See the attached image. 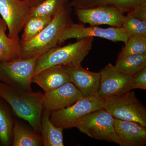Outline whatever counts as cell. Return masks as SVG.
<instances>
[{"label": "cell", "mask_w": 146, "mask_h": 146, "mask_svg": "<svg viewBox=\"0 0 146 146\" xmlns=\"http://www.w3.org/2000/svg\"><path fill=\"white\" fill-rule=\"evenodd\" d=\"M101 37L117 42L125 44L129 39L125 31L122 27H111L102 28L96 26L85 27L83 24L72 23L65 30L59 40L61 44L69 39L75 38L77 40L88 37Z\"/></svg>", "instance_id": "9"}, {"label": "cell", "mask_w": 146, "mask_h": 146, "mask_svg": "<svg viewBox=\"0 0 146 146\" xmlns=\"http://www.w3.org/2000/svg\"><path fill=\"white\" fill-rule=\"evenodd\" d=\"M104 109L115 119L135 122L146 127V108L133 91L105 99Z\"/></svg>", "instance_id": "6"}, {"label": "cell", "mask_w": 146, "mask_h": 146, "mask_svg": "<svg viewBox=\"0 0 146 146\" xmlns=\"http://www.w3.org/2000/svg\"><path fill=\"white\" fill-rule=\"evenodd\" d=\"M83 96L72 82L44 93L43 107L51 112L70 106Z\"/></svg>", "instance_id": "12"}, {"label": "cell", "mask_w": 146, "mask_h": 146, "mask_svg": "<svg viewBox=\"0 0 146 146\" xmlns=\"http://www.w3.org/2000/svg\"><path fill=\"white\" fill-rule=\"evenodd\" d=\"M76 127L91 138L117 144L113 117L104 108L86 115Z\"/></svg>", "instance_id": "7"}, {"label": "cell", "mask_w": 146, "mask_h": 146, "mask_svg": "<svg viewBox=\"0 0 146 146\" xmlns=\"http://www.w3.org/2000/svg\"><path fill=\"white\" fill-rule=\"evenodd\" d=\"M71 7L89 8L101 6H109L117 9L123 13H129L135 9L146 5V0H72Z\"/></svg>", "instance_id": "16"}, {"label": "cell", "mask_w": 146, "mask_h": 146, "mask_svg": "<svg viewBox=\"0 0 146 146\" xmlns=\"http://www.w3.org/2000/svg\"><path fill=\"white\" fill-rule=\"evenodd\" d=\"M7 25L5 22L3 20V19L1 18L0 17V31H1V29L3 27H4Z\"/></svg>", "instance_id": "29"}, {"label": "cell", "mask_w": 146, "mask_h": 146, "mask_svg": "<svg viewBox=\"0 0 146 146\" xmlns=\"http://www.w3.org/2000/svg\"><path fill=\"white\" fill-rule=\"evenodd\" d=\"M117 144L120 146H143L146 144V127L131 121L113 117Z\"/></svg>", "instance_id": "13"}, {"label": "cell", "mask_w": 146, "mask_h": 146, "mask_svg": "<svg viewBox=\"0 0 146 146\" xmlns=\"http://www.w3.org/2000/svg\"><path fill=\"white\" fill-rule=\"evenodd\" d=\"M104 102V99L98 95L82 97L70 106L51 112L50 120L63 129L76 127L86 115L103 109Z\"/></svg>", "instance_id": "4"}, {"label": "cell", "mask_w": 146, "mask_h": 146, "mask_svg": "<svg viewBox=\"0 0 146 146\" xmlns=\"http://www.w3.org/2000/svg\"><path fill=\"white\" fill-rule=\"evenodd\" d=\"M31 7L29 0H0V14L6 24L9 37H19L30 17Z\"/></svg>", "instance_id": "8"}, {"label": "cell", "mask_w": 146, "mask_h": 146, "mask_svg": "<svg viewBox=\"0 0 146 146\" xmlns=\"http://www.w3.org/2000/svg\"><path fill=\"white\" fill-rule=\"evenodd\" d=\"M100 79L97 95L104 99L117 96L131 90L132 76L117 70L108 63L100 72Z\"/></svg>", "instance_id": "10"}, {"label": "cell", "mask_w": 146, "mask_h": 146, "mask_svg": "<svg viewBox=\"0 0 146 146\" xmlns=\"http://www.w3.org/2000/svg\"><path fill=\"white\" fill-rule=\"evenodd\" d=\"M42 54L0 62V82L16 88L32 91V80L37 60Z\"/></svg>", "instance_id": "5"}, {"label": "cell", "mask_w": 146, "mask_h": 146, "mask_svg": "<svg viewBox=\"0 0 146 146\" xmlns=\"http://www.w3.org/2000/svg\"><path fill=\"white\" fill-rule=\"evenodd\" d=\"M146 53V36L138 35L128 39L120 54L131 55Z\"/></svg>", "instance_id": "25"}, {"label": "cell", "mask_w": 146, "mask_h": 146, "mask_svg": "<svg viewBox=\"0 0 146 146\" xmlns=\"http://www.w3.org/2000/svg\"><path fill=\"white\" fill-rule=\"evenodd\" d=\"M127 13L131 14L133 18L146 22V5L138 7Z\"/></svg>", "instance_id": "27"}, {"label": "cell", "mask_w": 146, "mask_h": 146, "mask_svg": "<svg viewBox=\"0 0 146 146\" xmlns=\"http://www.w3.org/2000/svg\"><path fill=\"white\" fill-rule=\"evenodd\" d=\"M5 25L0 31V62H8L21 58V42L19 37L11 38L6 34Z\"/></svg>", "instance_id": "19"}, {"label": "cell", "mask_w": 146, "mask_h": 146, "mask_svg": "<svg viewBox=\"0 0 146 146\" xmlns=\"http://www.w3.org/2000/svg\"><path fill=\"white\" fill-rule=\"evenodd\" d=\"M122 27L129 38L138 35L146 36V22L133 18L129 13L125 16Z\"/></svg>", "instance_id": "24"}, {"label": "cell", "mask_w": 146, "mask_h": 146, "mask_svg": "<svg viewBox=\"0 0 146 146\" xmlns=\"http://www.w3.org/2000/svg\"><path fill=\"white\" fill-rule=\"evenodd\" d=\"M42 1V0H29L31 7L38 4L39 3L41 2Z\"/></svg>", "instance_id": "28"}, {"label": "cell", "mask_w": 146, "mask_h": 146, "mask_svg": "<svg viewBox=\"0 0 146 146\" xmlns=\"http://www.w3.org/2000/svg\"><path fill=\"white\" fill-rule=\"evenodd\" d=\"M75 13L78 20L91 26L106 25L112 27H121L125 16L117 9L101 6L89 8H76Z\"/></svg>", "instance_id": "11"}, {"label": "cell", "mask_w": 146, "mask_h": 146, "mask_svg": "<svg viewBox=\"0 0 146 146\" xmlns=\"http://www.w3.org/2000/svg\"><path fill=\"white\" fill-rule=\"evenodd\" d=\"M69 82H71L70 76L61 65L47 68L33 76L32 80V82L40 86L45 93Z\"/></svg>", "instance_id": "15"}, {"label": "cell", "mask_w": 146, "mask_h": 146, "mask_svg": "<svg viewBox=\"0 0 146 146\" xmlns=\"http://www.w3.org/2000/svg\"><path fill=\"white\" fill-rule=\"evenodd\" d=\"M70 3L69 0H42L31 7V16L53 18Z\"/></svg>", "instance_id": "22"}, {"label": "cell", "mask_w": 146, "mask_h": 146, "mask_svg": "<svg viewBox=\"0 0 146 146\" xmlns=\"http://www.w3.org/2000/svg\"><path fill=\"white\" fill-rule=\"evenodd\" d=\"M71 11L69 4L60 11L39 34L28 41L21 42V58L43 54L57 46L63 32L73 23Z\"/></svg>", "instance_id": "2"}, {"label": "cell", "mask_w": 146, "mask_h": 146, "mask_svg": "<svg viewBox=\"0 0 146 146\" xmlns=\"http://www.w3.org/2000/svg\"><path fill=\"white\" fill-rule=\"evenodd\" d=\"M2 146L1 143V141H0V146Z\"/></svg>", "instance_id": "30"}, {"label": "cell", "mask_w": 146, "mask_h": 146, "mask_svg": "<svg viewBox=\"0 0 146 146\" xmlns=\"http://www.w3.org/2000/svg\"><path fill=\"white\" fill-rule=\"evenodd\" d=\"M115 68L120 72L133 76L146 67V53L123 55L119 54Z\"/></svg>", "instance_id": "20"}, {"label": "cell", "mask_w": 146, "mask_h": 146, "mask_svg": "<svg viewBox=\"0 0 146 146\" xmlns=\"http://www.w3.org/2000/svg\"><path fill=\"white\" fill-rule=\"evenodd\" d=\"M51 112L44 109L41 118V134L44 146H63V129L54 125L50 120Z\"/></svg>", "instance_id": "18"}, {"label": "cell", "mask_w": 146, "mask_h": 146, "mask_svg": "<svg viewBox=\"0 0 146 146\" xmlns=\"http://www.w3.org/2000/svg\"><path fill=\"white\" fill-rule=\"evenodd\" d=\"M146 89V67L132 76L131 90Z\"/></svg>", "instance_id": "26"}, {"label": "cell", "mask_w": 146, "mask_h": 146, "mask_svg": "<svg viewBox=\"0 0 146 146\" xmlns=\"http://www.w3.org/2000/svg\"><path fill=\"white\" fill-rule=\"evenodd\" d=\"M71 80L84 97L96 96L100 83V72L86 70L80 65L76 67H64Z\"/></svg>", "instance_id": "14"}, {"label": "cell", "mask_w": 146, "mask_h": 146, "mask_svg": "<svg viewBox=\"0 0 146 146\" xmlns=\"http://www.w3.org/2000/svg\"><path fill=\"white\" fill-rule=\"evenodd\" d=\"M53 18L30 16L23 29L21 42L28 41L39 34Z\"/></svg>", "instance_id": "23"}, {"label": "cell", "mask_w": 146, "mask_h": 146, "mask_svg": "<svg viewBox=\"0 0 146 146\" xmlns=\"http://www.w3.org/2000/svg\"><path fill=\"white\" fill-rule=\"evenodd\" d=\"M13 119L5 102L0 98V141L2 146H12L13 141Z\"/></svg>", "instance_id": "21"}, {"label": "cell", "mask_w": 146, "mask_h": 146, "mask_svg": "<svg viewBox=\"0 0 146 146\" xmlns=\"http://www.w3.org/2000/svg\"><path fill=\"white\" fill-rule=\"evenodd\" d=\"M13 146H44L42 136L32 128L18 121H14Z\"/></svg>", "instance_id": "17"}, {"label": "cell", "mask_w": 146, "mask_h": 146, "mask_svg": "<svg viewBox=\"0 0 146 146\" xmlns=\"http://www.w3.org/2000/svg\"><path fill=\"white\" fill-rule=\"evenodd\" d=\"M44 95L39 91H27L0 82V98L10 106L17 116L28 122L33 130L40 134Z\"/></svg>", "instance_id": "1"}, {"label": "cell", "mask_w": 146, "mask_h": 146, "mask_svg": "<svg viewBox=\"0 0 146 146\" xmlns=\"http://www.w3.org/2000/svg\"><path fill=\"white\" fill-rule=\"evenodd\" d=\"M93 41L94 37H86L64 46H56L48 50L38 58L33 76L52 66L72 67L81 65L92 48Z\"/></svg>", "instance_id": "3"}]
</instances>
